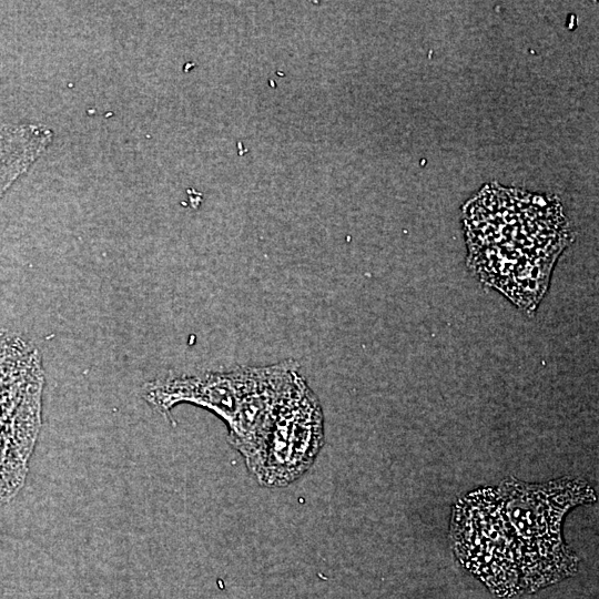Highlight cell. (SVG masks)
<instances>
[{
  "label": "cell",
  "instance_id": "obj_1",
  "mask_svg": "<svg viewBox=\"0 0 599 599\" xmlns=\"http://www.w3.org/2000/svg\"><path fill=\"white\" fill-rule=\"evenodd\" d=\"M596 500L587 481L546 484L505 479L455 505L451 539L459 561L498 596L534 591L576 571L562 521L573 507Z\"/></svg>",
  "mask_w": 599,
  "mask_h": 599
},
{
  "label": "cell",
  "instance_id": "obj_2",
  "mask_svg": "<svg viewBox=\"0 0 599 599\" xmlns=\"http://www.w3.org/2000/svg\"><path fill=\"white\" fill-rule=\"evenodd\" d=\"M464 215L471 268L518 305L534 308L570 237L558 201L493 184L467 203Z\"/></svg>",
  "mask_w": 599,
  "mask_h": 599
},
{
  "label": "cell",
  "instance_id": "obj_3",
  "mask_svg": "<svg viewBox=\"0 0 599 599\" xmlns=\"http://www.w3.org/2000/svg\"><path fill=\"white\" fill-rule=\"evenodd\" d=\"M324 441L321 403L297 373L283 395L261 445L245 465L260 485L285 487L308 470Z\"/></svg>",
  "mask_w": 599,
  "mask_h": 599
},
{
  "label": "cell",
  "instance_id": "obj_4",
  "mask_svg": "<svg viewBox=\"0 0 599 599\" xmlns=\"http://www.w3.org/2000/svg\"><path fill=\"white\" fill-rule=\"evenodd\" d=\"M265 372L266 366H237L229 370L169 375L146 382L142 396L167 418L175 406L191 404L215 414L229 427Z\"/></svg>",
  "mask_w": 599,
  "mask_h": 599
},
{
  "label": "cell",
  "instance_id": "obj_5",
  "mask_svg": "<svg viewBox=\"0 0 599 599\" xmlns=\"http://www.w3.org/2000/svg\"><path fill=\"white\" fill-rule=\"evenodd\" d=\"M44 376L0 378V507L22 488L40 429Z\"/></svg>",
  "mask_w": 599,
  "mask_h": 599
},
{
  "label": "cell",
  "instance_id": "obj_6",
  "mask_svg": "<svg viewBox=\"0 0 599 599\" xmlns=\"http://www.w3.org/2000/svg\"><path fill=\"white\" fill-rule=\"evenodd\" d=\"M53 130L38 122L0 125V199L50 148Z\"/></svg>",
  "mask_w": 599,
  "mask_h": 599
}]
</instances>
